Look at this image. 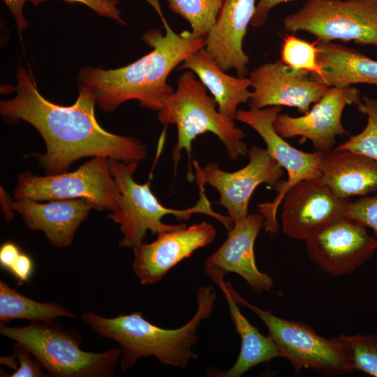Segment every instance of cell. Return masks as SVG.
<instances>
[{"label":"cell","instance_id":"8","mask_svg":"<svg viewBox=\"0 0 377 377\" xmlns=\"http://www.w3.org/2000/svg\"><path fill=\"white\" fill-rule=\"evenodd\" d=\"M227 286L239 305L251 310L263 322L281 357L287 359L297 373L302 369L327 376L353 372L335 338L325 339L306 323L279 318L246 301L229 282Z\"/></svg>","mask_w":377,"mask_h":377},{"label":"cell","instance_id":"13","mask_svg":"<svg viewBox=\"0 0 377 377\" xmlns=\"http://www.w3.org/2000/svg\"><path fill=\"white\" fill-rule=\"evenodd\" d=\"M309 257L324 272L341 276L353 272L377 251V239L362 224L342 217L306 240Z\"/></svg>","mask_w":377,"mask_h":377},{"label":"cell","instance_id":"35","mask_svg":"<svg viewBox=\"0 0 377 377\" xmlns=\"http://www.w3.org/2000/svg\"><path fill=\"white\" fill-rule=\"evenodd\" d=\"M21 252L17 246L12 242H6L0 249V264L8 270L12 267Z\"/></svg>","mask_w":377,"mask_h":377},{"label":"cell","instance_id":"15","mask_svg":"<svg viewBox=\"0 0 377 377\" xmlns=\"http://www.w3.org/2000/svg\"><path fill=\"white\" fill-rule=\"evenodd\" d=\"M216 236L214 226L205 221L158 233L152 242L133 247V272L142 284L156 283L197 249L212 243Z\"/></svg>","mask_w":377,"mask_h":377},{"label":"cell","instance_id":"20","mask_svg":"<svg viewBox=\"0 0 377 377\" xmlns=\"http://www.w3.org/2000/svg\"><path fill=\"white\" fill-rule=\"evenodd\" d=\"M204 271L222 291L231 320L241 339L239 354L234 365L223 371L206 369V374L216 377H240L259 364L281 357L279 350L272 337L269 334H262L242 314L224 281V274L210 269H204Z\"/></svg>","mask_w":377,"mask_h":377},{"label":"cell","instance_id":"23","mask_svg":"<svg viewBox=\"0 0 377 377\" xmlns=\"http://www.w3.org/2000/svg\"><path fill=\"white\" fill-rule=\"evenodd\" d=\"M178 69H187L198 75L210 91L220 113L234 121L240 103L249 101V77H235L226 74L204 47L188 56Z\"/></svg>","mask_w":377,"mask_h":377},{"label":"cell","instance_id":"7","mask_svg":"<svg viewBox=\"0 0 377 377\" xmlns=\"http://www.w3.org/2000/svg\"><path fill=\"white\" fill-rule=\"evenodd\" d=\"M283 24L287 31H306L320 42L377 47V0H306Z\"/></svg>","mask_w":377,"mask_h":377},{"label":"cell","instance_id":"12","mask_svg":"<svg viewBox=\"0 0 377 377\" xmlns=\"http://www.w3.org/2000/svg\"><path fill=\"white\" fill-rule=\"evenodd\" d=\"M361 101L356 87H329L304 115L295 117L279 113L274 128L283 138L300 136L309 140L316 151L328 153L334 149L337 136L348 134L341 123L345 107L357 105Z\"/></svg>","mask_w":377,"mask_h":377},{"label":"cell","instance_id":"36","mask_svg":"<svg viewBox=\"0 0 377 377\" xmlns=\"http://www.w3.org/2000/svg\"><path fill=\"white\" fill-rule=\"evenodd\" d=\"M1 204L6 219L8 221H10L13 219L14 209L13 201L9 195L1 187Z\"/></svg>","mask_w":377,"mask_h":377},{"label":"cell","instance_id":"29","mask_svg":"<svg viewBox=\"0 0 377 377\" xmlns=\"http://www.w3.org/2000/svg\"><path fill=\"white\" fill-rule=\"evenodd\" d=\"M343 217L371 228L377 239V195H366L357 200L350 201Z\"/></svg>","mask_w":377,"mask_h":377},{"label":"cell","instance_id":"4","mask_svg":"<svg viewBox=\"0 0 377 377\" xmlns=\"http://www.w3.org/2000/svg\"><path fill=\"white\" fill-rule=\"evenodd\" d=\"M206 89L193 72L188 70L179 76L176 91L166 98L158 111L161 123L172 124L177 128V141L172 151L175 168L183 150L191 161L192 142L206 133L218 137L230 158L235 160L248 154L246 145L242 140L245 134L234 121L219 112L215 99L207 94Z\"/></svg>","mask_w":377,"mask_h":377},{"label":"cell","instance_id":"19","mask_svg":"<svg viewBox=\"0 0 377 377\" xmlns=\"http://www.w3.org/2000/svg\"><path fill=\"white\" fill-rule=\"evenodd\" d=\"M13 209L31 230L43 231L51 245L64 248L71 246L77 229L95 207L82 198L54 200L47 203L20 198L14 201Z\"/></svg>","mask_w":377,"mask_h":377},{"label":"cell","instance_id":"17","mask_svg":"<svg viewBox=\"0 0 377 377\" xmlns=\"http://www.w3.org/2000/svg\"><path fill=\"white\" fill-rule=\"evenodd\" d=\"M265 225V219L260 213L234 221L225 242L205 260L204 269L224 275L233 272L242 276L253 291L269 290L273 280L258 269L254 255L256 239Z\"/></svg>","mask_w":377,"mask_h":377},{"label":"cell","instance_id":"11","mask_svg":"<svg viewBox=\"0 0 377 377\" xmlns=\"http://www.w3.org/2000/svg\"><path fill=\"white\" fill-rule=\"evenodd\" d=\"M248 155V164L234 172L225 171L216 163L201 168L197 161H193L197 184H208L219 191V203L228 210L232 223L248 214L249 200L258 185L267 184L273 187L283 176V169L266 149L253 145Z\"/></svg>","mask_w":377,"mask_h":377},{"label":"cell","instance_id":"14","mask_svg":"<svg viewBox=\"0 0 377 377\" xmlns=\"http://www.w3.org/2000/svg\"><path fill=\"white\" fill-rule=\"evenodd\" d=\"M350 201L338 197L320 179L302 180L288 191L281 202L283 231L290 238L306 241L343 217Z\"/></svg>","mask_w":377,"mask_h":377},{"label":"cell","instance_id":"34","mask_svg":"<svg viewBox=\"0 0 377 377\" xmlns=\"http://www.w3.org/2000/svg\"><path fill=\"white\" fill-rule=\"evenodd\" d=\"M15 18L20 37L22 33L28 27V22L23 15V8L27 0H2Z\"/></svg>","mask_w":377,"mask_h":377},{"label":"cell","instance_id":"31","mask_svg":"<svg viewBox=\"0 0 377 377\" xmlns=\"http://www.w3.org/2000/svg\"><path fill=\"white\" fill-rule=\"evenodd\" d=\"M47 0H27L34 6H38L40 3ZM68 3H82L91 9L96 14L106 17L115 20L121 24H126V22L121 18V12L117 8L119 0H62Z\"/></svg>","mask_w":377,"mask_h":377},{"label":"cell","instance_id":"24","mask_svg":"<svg viewBox=\"0 0 377 377\" xmlns=\"http://www.w3.org/2000/svg\"><path fill=\"white\" fill-rule=\"evenodd\" d=\"M59 317L75 318L57 302H40L28 298L0 281V320L25 319L31 322L54 321Z\"/></svg>","mask_w":377,"mask_h":377},{"label":"cell","instance_id":"6","mask_svg":"<svg viewBox=\"0 0 377 377\" xmlns=\"http://www.w3.org/2000/svg\"><path fill=\"white\" fill-rule=\"evenodd\" d=\"M110 169L120 191L118 207L108 216L119 225L123 237L121 247H134L143 242L148 230L152 235L170 231L182 227L184 223L170 225L162 221L167 214H172L178 220L187 221L195 213L209 215L230 229L232 221L228 216L216 213L207 198L204 186L200 187V200L194 207L185 209H170L163 206L150 188V182L144 184L135 182L133 178L138 162L124 163L109 159Z\"/></svg>","mask_w":377,"mask_h":377},{"label":"cell","instance_id":"9","mask_svg":"<svg viewBox=\"0 0 377 377\" xmlns=\"http://www.w3.org/2000/svg\"><path fill=\"white\" fill-rule=\"evenodd\" d=\"M14 198L36 201L82 198L95 209L113 212L121 196L119 188L110 172L109 158L93 157L77 170L46 176L29 172L20 174L13 191Z\"/></svg>","mask_w":377,"mask_h":377},{"label":"cell","instance_id":"25","mask_svg":"<svg viewBox=\"0 0 377 377\" xmlns=\"http://www.w3.org/2000/svg\"><path fill=\"white\" fill-rule=\"evenodd\" d=\"M168 8L190 24L195 38H205L214 26L223 0H166Z\"/></svg>","mask_w":377,"mask_h":377},{"label":"cell","instance_id":"5","mask_svg":"<svg viewBox=\"0 0 377 377\" xmlns=\"http://www.w3.org/2000/svg\"><path fill=\"white\" fill-rule=\"evenodd\" d=\"M0 334L28 349L49 376L111 377L121 356L119 348L102 353L83 350L80 333L53 321L18 327L1 323Z\"/></svg>","mask_w":377,"mask_h":377},{"label":"cell","instance_id":"16","mask_svg":"<svg viewBox=\"0 0 377 377\" xmlns=\"http://www.w3.org/2000/svg\"><path fill=\"white\" fill-rule=\"evenodd\" d=\"M249 79L253 89L250 107L257 109L285 105L304 114L329 88L311 78L310 73L295 70L281 60L260 66L250 73Z\"/></svg>","mask_w":377,"mask_h":377},{"label":"cell","instance_id":"10","mask_svg":"<svg viewBox=\"0 0 377 377\" xmlns=\"http://www.w3.org/2000/svg\"><path fill=\"white\" fill-rule=\"evenodd\" d=\"M281 110V106L265 109L251 108L238 110L235 119L254 129L266 144V149L277 163L288 173L287 180H280L273 188L277 195L272 202L258 205V212L265 219V229L273 237L276 235L279 225L276 211L288 191L298 182L306 179H319V168L323 153H308L297 149L286 142L274 128V121Z\"/></svg>","mask_w":377,"mask_h":377},{"label":"cell","instance_id":"26","mask_svg":"<svg viewBox=\"0 0 377 377\" xmlns=\"http://www.w3.org/2000/svg\"><path fill=\"white\" fill-rule=\"evenodd\" d=\"M335 339L352 371L377 377V334H341Z\"/></svg>","mask_w":377,"mask_h":377},{"label":"cell","instance_id":"21","mask_svg":"<svg viewBox=\"0 0 377 377\" xmlns=\"http://www.w3.org/2000/svg\"><path fill=\"white\" fill-rule=\"evenodd\" d=\"M320 181L338 197L350 200L377 191V161L349 151L323 154Z\"/></svg>","mask_w":377,"mask_h":377},{"label":"cell","instance_id":"30","mask_svg":"<svg viewBox=\"0 0 377 377\" xmlns=\"http://www.w3.org/2000/svg\"><path fill=\"white\" fill-rule=\"evenodd\" d=\"M13 355L19 367L10 377H44L48 374L30 351L19 343L13 345Z\"/></svg>","mask_w":377,"mask_h":377},{"label":"cell","instance_id":"1","mask_svg":"<svg viewBox=\"0 0 377 377\" xmlns=\"http://www.w3.org/2000/svg\"><path fill=\"white\" fill-rule=\"evenodd\" d=\"M16 78V95L0 101V112L8 122L24 121L41 135L46 152L37 156L46 175L65 172L84 157H106L126 163L146 158L147 148L137 138L111 133L98 124L96 96L89 87L80 85L76 101L62 106L40 94L31 69L19 66Z\"/></svg>","mask_w":377,"mask_h":377},{"label":"cell","instance_id":"22","mask_svg":"<svg viewBox=\"0 0 377 377\" xmlns=\"http://www.w3.org/2000/svg\"><path fill=\"white\" fill-rule=\"evenodd\" d=\"M316 41L322 75L311 78L329 87L360 83L377 86V60L342 44Z\"/></svg>","mask_w":377,"mask_h":377},{"label":"cell","instance_id":"18","mask_svg":"<svg viewBox=\"0 0 377 377\" xmlns=\"http://www.w3.org/2000/svg\"><path fill=\"white\" fill-rule=\"evenodd\" d=\"M256 0H223L214 26L205 38V50L220 68L236 71L239 77L248 74L249 56L243 40L256 10Z\"/></svg>","mask_w":377,"mask_h":377},{"label":"cell","instance_id":"33","mask_svg":"<svg viewBox=\"0 0 377 377\" xmlns=\"http://www.w3.org/2000/svg\"><path fill=\"white\" fill-rule=\"evenodd\" d=\"M9 271L22 283L27 281L33 271V262L29 256L21 253Z\"/></svg>","mask_w":377,"mask_h":377},{"label":"cell","instance_id":"28","mask_svg":"<svg viewBox=\"0 0 377 377\" xmlns=\"http://www.w3.org/2000/svg\"><path fill=\"white\" fill-rule=\"evenodd\" d=\"M357 107L367 117L365 128L334 149L349 150L377 161V99L364 96Z\"/></svg>","mask_w":377,"mask_h":377},{"label":"cell","instance_id":"3","mask_svg":"<svg viewBox=\"0 0 377 377\" xmlns=\"http://www.w3.org/2000/svg\"><path fill=\"white\" fill-rule=\"evenodd\" d=\"M216 291L205 286L197 292V311L185 325L177 329H164L146 320L141 312L112 318L87 311L82 320L98 336L116 341L121 351L120 367L132 369L142 357L154 356L164 365L185 369L198 358L192 350L197 342V330L202 320L212 313Z\"/></svg>","mask_w":377,"mask_h":377},{"label":"cell","instance_id":"32","mask_svg":"<svg viewBox=\"0 0 377 377\" xmlns=\"http://www.w3.org/2000/svg\"><path fill=\"white\" fill-rule=\"evenodd\" d=\"M295 0H259L256 4L254 15L251 24L254 27L263 26L267 21L269 13L275 6Z\"/></svg>","mask_w":377,"mask_h":377},{"label":"cell","instance_id":"27","mask_svg":"<svg viewBox=\"0 0 377 377\" xmlns=\"http://www.w3.org/2000/svg\"><path fill=\"white\" fill-rule=\"evenodd\" d=\"M318 52L316 40L311 43L289 34L283 40L281 60L295 70L307 72L311 77H320L322 68L318 61Z\"/></svg>","mask_w":377,"mask_h":377},{"label":"cell","instance_id":"2","mask_svg":"<svg viewBox=\"0 0 377 377\" xmlns=\"http://www.w3.org/2000/svg\"><path fill=\"white\" fill-rule=\"evenodd\" d=\"M160 15L165 34L151 30L142 36L152 50L134 62L121 68L105 70L84 67L78 82L94 92L96 103L110 112L129 100L152 110L162 109L166 98L174 91L167 83L172 70L188 56L204 47L205 38H195L191 31L177 34L163 15L158 0H146Z\"/></svg>","mask_w":377,"mask_h":377}]
</instances>
